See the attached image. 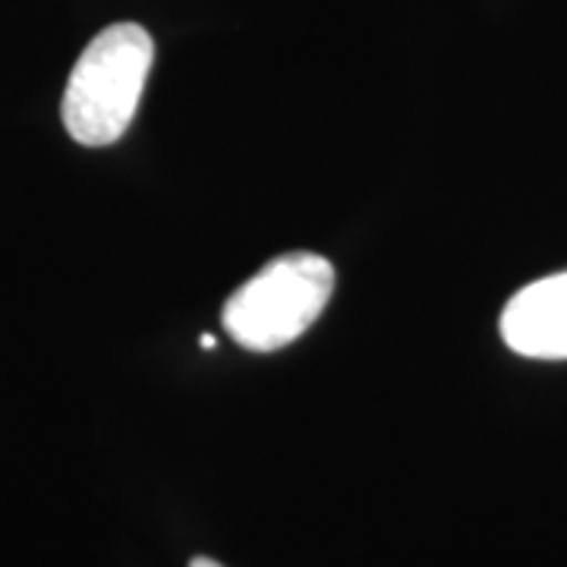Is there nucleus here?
<instances>
[{
    "instance_id": "f257e3e1",
    "label": "nucleus",
    "mask_w": 567,
    "mask_h": 567,
    "mask_svg": "<svg viewBox=\"0 0 567 567\" xmlns=\"http://www.w3.org/2000/svg\"><path fill=\"white\" fill-rule=\"evenodd\" d=\"M152 61L155 41L136 22L99 32L66 80L61 107L66 133L89 148L121 140L136 117Z\"/></svg>"
},
{
    "instance_id": "f03ea898",
    "label": "nucleus",
    "mask_w": 567,
    "mask_h": 567,
    "mask_svg": "<svg viewBox=\"0 0 567 567\" xmlns=\"http://www.w3.org/2000/svg\"><path fill=\"white\" fill-rule=\"evenodd\" d=\"M334 290V268L316 252H287L224 303V331L252 353L293 344L316 324Z\"/></svg>"
},
{
    "instance_id": "7ed1b4c3",
    "label": "nucleus",
    "mask_w": 567,
    "mask_h": 567,
    "mask_svg": "<svg viewBox=\"0 0 567 567\" xmlns=\"http://www.w3.org/2000/svg\"><path fill=\"white\" fill-rule=\"evenodd\" d=\"M505 344L529 360H567V271L527 284L502 312Z\"/></svg>"
},
{
    "instance_id": "20e7f679",
    "label": "nucleus",
    "mask_w": 567,
    "mask_h": 567,
    "mask_svg": "<svg viewBox=\"0 0 567 567\" xmlns=\"http://www.w3.org/2000/svg\"><path fill=\"white\" fill-rule=\"evenodd\" d=\"M189 567H224V565L212 561V558H193V561H189Z\"/></svg>"
},
{
    "instance_id": "39448f33",
    "label": "nucleus",
    "mask_w": 567,
    "mask_h": 567,
    "mask_svg": "<svg viewBox=\"0 0 567 567\" xmlns=\"http://www.w3.org/2000/svg\"><path fill=\"white\" fill-rule=\"evenodd\" d=\"M203 347L205 350H212V347H215V338H212V334H203Z\"/></svg>"
}]
</instances>
